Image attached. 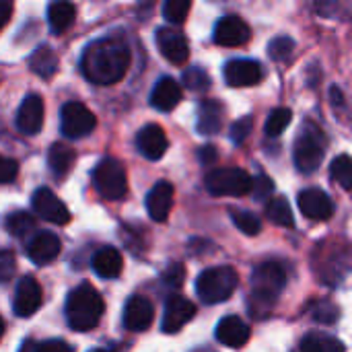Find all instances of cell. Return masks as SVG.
<instances>
[{
    "label": "cell",
    "instance_id": "obj_1",
    "mask_svg": "<svg viewBox=\"0 0 352 352\" xmlns=\"http://www.w3.org/2000/svg\"><path fill=\"white\" fill-rule=\"evenodd\" d=\"M130 66L128 45L116 37H103L89 43L80 58V72L93 85H116Z\"/></svg>",
    "mask_w": 352,
    "mask_h": 352
},
{
    "label": "cell",
    "instance_id": "obj_2",
    "mask_svg": "<svg viewBox=\"0 0 352 352\" xmlns=\"http://www.w3.org/2000/svg\"><path fill=\"white\" fill-rule=\"evenodd\" d=\"M64 311H66V322L70 330L89 332L101 322L105 303H103V297L91 285H78L74 291H70Z\"/></svg>",
    "mask_w": 352,
    "mask_h": 352
},
{
    "label": "cell",
    "instance_id": "obj_3",
    "mask_svg": "<svg viewBox=\"0 0 352 352\" xmlns=\"http://www.w3.org/2000/svg\"><path fill=\"white\" fill-rule=\"evenodd\" d=\"M287 285V274H285V268L276 262H266V264H260L254 274H252V301H250V307L254 311L256 318H260L262 314L266 316L278 295L283 293Z\"/></svg>",
    "mask_w": 352,
    "mask_h": 352
},
{
    "label": "cell",
    "instance_id": "obj_4",
    "mask_svg": "<svg viewBox=\"0 0 352 352\" xmlns=\"http://www.w3.org/2000/svg\"><path fill=\"white\" fill-rule=\"evenodd\" d=\"M237 283H239V276L231 266H217L198 274L196 293L202 303L217 305V303H225L235 293Z\"/></svg>",
    "mask_w": 352,
    "mask_h": 352
},
{
    "label": "cell",
    "instance_id": "obj_5",
    "mask_svg": "<svg viewBox=\"0 0 352 352\" xmlns=\"http://www.w3.org/2000/svg\"><path fill=\"white\" fill-rule=\"evenodd\" d=\"M326 155V138L316 124H305L295 140L293 159L301 173H314L320 169Z\"/></svg>",
    "mask_w": 352,
    "mask_h": 352
},
{
    "label": "cell",
    "instance_id": "obj_6",
    "mask_svg": "<svg viewBox=\"0 0 352 352\" xmlns=\"http://www.w3.org/2000/svg\"><path fill=\"white\" fill-rule=\"evenodd\" d=\"M93 186L105 200H120L128 192L126 169L120 161L105 157L93 169Z\"/></svg>",
    "mask_w": 352,
    "mask_h": 352
},
{
    "label": "cell",
    "instance_id": "obj_7",
    "mask_svg": "<svg viewBox=\"0 0 352 352\" xmlns=\"http://www.w3.org/2000/svg\"><path fill=\"white\" fill-rule=\"evenodd\" d=\"M204 186L212 196H245L252 194L254 179L245 169L239 167H223L212 169L204 177Z\"/></svg>",
    "mask_w": 352,
    "mask_h": 352
},
{
    "label": "cell",
    "instance_id": "obj_8",
    "mask_svg": "<svg viewBox=\"0 0 352 352\" xmlns=\"http://www.w3.org/2000/svg\"><path fill=\"white\" fill-rule=\"evenodd\" d=\"M97 126V120L93 116V111L78 103V101H68L62 105L60 109V132L66 136V138H82V136H89Z\"/></svg>",
    "mask_w": 352,
    "mask_h": 352
},
{
    "label": "cell",
    "instance_id": "obj_9",
    "mask_svg": "<svg viewBox=\"0 0 352 352\" xmlns=\"http://www.w3.org/2000/svg\"><path fill=\"white\" fill-rule=\"evenodd\" d=\"M31 204L35 214H39L43 221H50L54 225H66L70 221V210L66 204L47 188H39L31 196Z\"/></svg>",
    "mask_w": 352,
    "mask_h": 352
},
{
    "label": "cell",
    "instance_id": "obj_10",
    "mask_svg": "<svg viewBox=\"0 0 352 352\" xmlns=\"http://www.w3.org/2000/svg\"><path fill=\"white\" fill-rule=\"evenodd\" d=\"M196 316V305L182 297V295H171L165 303V314L161 322V330L165 334H175L179 332L186 324H190Z\"/></svg>",
    "mask_w": 352,
    "mask_h": 352
},
{
    "label": "cell",
    "instance_id": "obj_11",
    "mask_svg": "<svg viewBox=\"0 0 352 352\" xmlns=\"http://www.w3.org/2000/svg\"><path fill=\"white\" fill-rule=\"evenodd\" d=\"M212 37H214V41L219 45L237 47V45H243V43L250 41L252 31H250V25L241 16H237V14H225V16L219 19Z\"/></svg>",
    "mask_w": 352,
    "mask_h": 352
},
{
    "label": "cell",
    "instance_id": "obj_12",
    "mask_svg": "<svg viewBox=\"0 0 352 352\" xmlns=\"http://www.w3.org/2000/svg\"><path fill=\"white\" fill-rule=\"evenodd\" d=\"M41 301H43V293L39 283L33 276H23L14 289L12 311L19 318H31L41 307Z\"/></svg>",
    "mask_w": 352,
    "mask_h": 352
},
{
    "label": "cell",
    "instance_id": "obj_13",
    "mask_svg": "<svg viewBox=\"0 0 352 352\" xmlns=\"http://www.w3.org/2000/svg\"><path fill=\"white\" fill-rule=\"evenodd\" d=\"M299 210L309 221H328L334 214V202L320 188H307L299 194Z\"/></svg>",
    "mask_w": 352,
    "mask_h": 352
},
{
    "label": "cell",
    "instance_id": "obj_14",
    "mask_svg": "<svg viewBox=\"0 0 352 352\" xmlns=\"http://www.w3.org/2000/svg\"><path fill=\"white\" fill-rule=\"evenodd\" d=\"M14 124H16L19 132H23L25 136H33L41 130V126H43V99L37 93H31L21 101Z\"/></svg>",
    "mask_w": 352,
    "mask_h": 352
},
{
    "label": "cell",
    "instance_id": "obj_15",
    "mask_svg": "<svg viewBox=\"0 0 352 352\" xmlns=\"http://www.w3.org/2000/svg\"><path fill=\"white\" fill-rule=\"evenodd\" d=\"M157 47L159 52L173 64H184L190 56V45L184 33L171 29V27H159L157 29Z\"/></svg>",
    "mask_w": 352,
    "mask_h": 352
},
{
    "label": "cell",
    "instance_id": "obj_16",
    "mask_svg": "<svg viewBox=\"0 0 352 352\" xmlns=\"http://www.w3.org/2000/svg\"><path fill=\"white\" fill-rule=\"evenodd\" d=\"M155 320V309L153 303L142 297V295H134L128 299L126 307H124V328L130 332H144L151 328Z\"/></svg>",
    "mask_w": 352,
    "mask_h": 352
},
{
    "label": "cell",
    "instance_id": "obj_17",
    "mask_svg": "<svg viewBox=\"0 0 352 352\" xmlns=\"http://www.w3.org/2000/svg\"><path fill=\"white\" fill-rule=\"evenodd\" d=\"M60 250H62V243L54 233L39 231L27 243V258L37 266H45V264H50V262H54L58 258Z\"/></svg>",
    "mask_w": 352,
    "mask_h": 352
},
{
    "label": "cell",
    "instance_id": "obj_18",
    "mask_svg": "<svg viewBox=\"0 0 352 352\" xmlns=\"http://www.w3.org/2000/svg\"><path fill=\"white\" fill-rule=\"evenodd\" d=\"M223 74L229 87H252L262 80V66L256 60H231Z\"/></svg>",
    "mask_w": 352,
    "mask_h": 352
},
{
    "label": "cell",
    "instance_id": "obj_19",
    "mask_svg": "<svg viewBox=\"0 0 352 352\" xmlns=\"http://www.w3.org/2000/svg\"><path fill=\"white\" fill-rule=\"evenodd\" d=\"M136 146L140 151V155L148 161H159L167 146H169V140L163 132V128L159 124H148L144 128H140L138 136H136Z\"/></svg>",
    "mask_w": 352,
    "mask_h": 352
},
{
    "label": "cell",
    "instance_id": "obj_20",
    "mask_svg": "<svg viewBox=\"0 0 352 352\" xmlns=\"http://www.w3.org/2000/svg\"><path fill=\"white\" fill-rule=\"evenodd\" d=\"M173 208V186L165 179L157 182L146 194V210L153 221L165 223Z\"/></svg>",
    "mask_w": 352,
    "mask_h": 352
},
{
    "label": "cell",
    "instance_id": "obj_21",
    "mask_svg": "<svg viewBox=\"0 0 352 352\" xmlns=\"http://www.w3.org/2000/svg\"><path fill=\"white\" fill-rule=\"evenodd\" d=\"M217 340L225 346H233V349H241L243 344H248L252 332H250V326L237 318V316H227L219 322L217 330Z\"/></svg>",
    "mask_w": 352,
    "mask_h": 352
},
{
    "label": "cell",
    "instance_id": "obj_22",
    "mask_svg": "<svg viewBox=\"0 0 352 352\" xmlns=\"http://www.w3.org/2000/svg\"><path fill=\"white\" fill-rule=\"evenodd\" d=\"M182 101V87L175 78L163 76L157 80L151 93V105L159 111H171Z\"/></svg>",
    "mask_w": 352,
    "mask_h": 352
},
{
    "label": "cell",
    "instance_id": "obj_23",
    "mask_svg": "<svg viewBox=\"0 0 352 352\" xmlns=\"http://www.w3.org/2000/svg\"><path fill=\"white\" fill-rule=\"evenodd\" d=\"M93 270L99 278H118L122 274V268H124V260H122V254L116 250V248H101L95 252L93 256Z\"/></svg>",
    "mask_w": 352,
    "mask_h": 352
},
{
    "label": "cell",
    "instance_id": "obj_24",
    "mask_svg": "<svg viewBox=\"0 0 352 352\" xmlns=\"http://www.w3.org/2000/svg\"><path fill=\"white\" fill-rule=\"evenodd\" d=\"M223 116H225V107L223 103H219L217 99H206L200 103L198 107V132L204 136L217 134L223 126Z\"/></svg>",
    "mask_w": 352,
    "mask_h": 352
},
{
    "label": "cell",
    "instance_id": "obj_25",
    "mask_svg": "<svg viewBox=\"0 0 352 352\" xmlns=\"http://www.w3.org/2000/svg\"><path fill=\"white\" fill-rule=\"evenodd\" d=\"M74 159H76V155H74V151H72L70 146H66V144H62V142H54V144L50 146L47 165H50V169H52V173H54L56 177H64V175L72 169Z\"/></svg>",
    "mask_w": 352,
    "mask_h": 352
},
{
    "label": "cell",
    "instance_id": "obj_26",
    "mask_svg": "<svg viewBox=\"0 0 352 352\" xmlns=\"http://www.w3.org/2000/svg\"><path fill=\"white\" fill-rule=\"evenodd\" d=\"M76 16V8L70 2H54L47 6V23L54 33H62L72 27Z\"/></svg>",
    "mask_w": 352,
    "mask_h": 352
},
{
    "label": "cell",
    "instance_id": "obj_27",
    "mask_svg": "<svg viewBox=\"0 0 352 352\" xmlns=\"http://www.w3.org/2000/svg\"><path fill=\"white\" fill-rule=\"evenodd\" d=\"M29 66H31L33 72H37V74L43 76V78L52 76V74L58 70V56H56L54 47H50V45H39V47L31 54Z\"/></svg>",
    "mask_w": 352,
    "mask_h": 352
},
{
    "label": "cell",
    "instance_id": "obj_28",
    "mask_svg": "<svg viewBox=\"0 0 352 352\" xmlns=\"http://www.w3.org/2000/svg\"><path fill=\"white\" fill-rule=\"evenodd\" d=\"M299 349L301 352H344V344L330 334L309 332L307 336H303Z\"/></svg>",
    "mask_w": 352,
    "mask_h": 352
},
{
    "label": "cell",
    "instance_id": "obj_29",
    "mask_svg": "<svg viewBox=\"0 0 352 352\" xmlns=\"http://www.w3.org/2000/svg\"><path fill=\"white\" fill-rule=\"evenodd\" d=\"M266 219L278 227H293L295 225V217L291 210V204L287 202V198H272L266 204Z\"/></svg>",
    "mask_w": 352,
    "mask_h": 352
},
{
    "label": "cell",
    "instance_id": "obj_30",
    "mask_svg": "<svg viewBox=\"0 0 352 352\" xmlns=\"http://www.w3.org/2000/svg\"><path fill=\"white\" fill-rule=\"evenodd\" d=\"M330 173L340 188L352 192V157H349V155L336 157L330 165Z\"/></svg>",
    "mask_w": 352,
    "mask_h": 352
},
{
    "label": "cell",
    "instance_id": "obj_31",
    "mask_svg": "<svg viewBox=\"0 0 352 352\" xmlns=\"http://www.w3.org/2000/svg\"><path fill=\"white\" fill-rule=\"evenodd\" d=\"M4 227H6V231H8L12 237H23V235H27V233L33 231L35 221H33V217L27 214L25 210H16V212H10V214L6 217Z\"/></svg>",
    "mask_w": 352,
    "mask_h": 352
},
{
    "label": "cell",
    "instance_id": "obj_32",
    "mask_svg": "<svg viewBox=\"0 0 352 352\" xmlns=\"http://www.w3.org/2000/svg\"><path fill=\"white\" fill-rule=\"evenodd\" d=\"M291 120H293V111H291L289 107H276V109L268 116V120H266V134H268L270 138L280 136V134L289 128Z\"/></svg>",
    "mask_w": 352,
    "mask_h": 352
},
{
    "label": "cell",
    "instance_id": "obj_33",
    "mask_svg": "<svg viewBox=\"0 0 352 352\" xmlns=\"http://www.w3.org/2000/svg\"><path fill=\"white\" fill-rule=\"evenodd\" d=\"M231 219L235 223V227L245 233V235H258L262 231V221L248 210H231Z\"/></svg>",
    "mask_w": 352,
    "mask_h": 352
},
{
    "label": "cell",
    "instance_id": "obj_34",
    "mask_svg": "<svg viewBox=\"0 0 352 352\" xmlns=\"http://www.w3.org/2000/svg\"><path fill=\"white\" fill-rule=\"evenodd\" d=\"M182 82L190 89V91H206L210 87V76L206 74L204 68L200 66H192V68H186L184 76H182Z\"/></svg>",
    "mask_w": 352,
    "mask_h": 352
},
{
    "label": "cell",
    "instance_id": "obj_35",
    "mask_svg": "<svg viewBox=\"0 0 352 352\" xmlns=\"http://www.w3.org/2000/svg\"><path fill=\"white\" fill-rule=\"evenodd\" d=\"M190 8H192V2H188V0H167L163 4V14L169 23L179 25L186 21Z\"/></svg>",
    "mask_w": 352,
    "mask_h": 352
},
{
    "label": "cell",
    "instance_id": "obj_36",
    "mask_svg": "<svg viewBox=\"0 0 352 352\" xmlns=\"http://www.w3.org/2000/svg\"><path fill=\"white\" fill-rule=\"evenodd\" d=\"M311 318H314L316 322L328 326V324H334V322L340 318V309H338L332 301L324 299V301L314 303V307H311Z\"/></svg>",
    "mask_w": 352,
    "mask_h": 352
},
{
    "label": "cell",
    "instance_id": "obj_37",
    "mask_svg": "<svg viewBox=\"0 0 352 352\" xmlns=\"http://www.w3.org/2000/svg\"><path fill=\"white\" fill-rule=\"evenodd\" d=\"M293 50H295V41H293L291 37H276V39H272L270 45H268V54H270V58L276 60V62L291 58Z\"/></svg>",
    "mask_w": 352,
    "mask_h": 352
},
{
    "label": "cell",
    "instance_id": "obj_38",
    "mask_svg": "<svg viewBox=\"0 0 352 352\" xmlns=\"http://www.w3.org/2000/svg\"><path fill=\"white\" fill-rule=\"evenodd\" d=\"M272 194H274V182H272L268 175H258V177L254 179V188H252L254 200L262 202V200H268Z\"/></svg>",
    "mask_w": 352,
    "mask_h": 352
},
{
    "label": "cell",
    "instance_id": "obj_39",
    "mask_svg": "<svg viewBox=\"0 0 352 352\" xmlns=\"http://www.w3.org/2000/svg\"><path fill=\"white\" fill-rule=\"evenodd\" d=\"M252 126H254L252 116H243V118H239L237 122H233V124H231V140H233L235 144H241V142L250 136Z\"/></svg>",
    "mask_w": 352,
    "mask_h": 352
},
{
    "label": "cell",
    "instance_id": "obj_40",
    "mask_svg": "<svg viewBox=\"0 0 352 352\" xmlns=\"http://www.w3.org/2000/svg\"><path fill=\"white\" fill-rule=\"evenodd\" d=\"M184 278H186V268L182 264H171L163 274H161V280L165 287L169 289H179L184 285Z\"/></svg>",
    "mask_w": 352,
    "mask_h": 352
},
{
    "label": "cell",
    "instance_id": "obj_41",
    "mask_svg": "<svg viewBox=\"0 0 352 352\" xmlns=\"http://www.w3.org/2000/svg\"><path fill=\"white\" fill-rule=\"evenodd\" d=\"M12 274H14V256H12V252L4 250L0 254V280L8 283L12 278Z\"/></svg>",
    "mask_w": 352,
    "mask_h": 352
},
{
    "label": "cell",
    "instance_id": "obj_42",
    "mask_svg": "<svg viewBox=\"0 0 352 352\" xmlns=\"http://www.w3.org/2000/svg\"><path fill=\"white\" fill-rule=\"evenodd\" d=\"M16 171H19V163L14 159L4 157L2 159V165H0V182L2 184H10L16 177Z\"/></svg>",
    "mask_w": 352,
    "mask_h": 352
},
{
    "label": "cell",
    "instance_id": "obj_43",
    "mask_svg": "<svg viewBox=\"0 0 352 352\" xmlns=\"http://www.w3.org/2000/svg\"><path fill=\"white\" fill-rule=\"evenodd\" d=\"M37 352H74V349L68 344V342H64V340H58V338H54V340H45V342H39V346H37Z\"/></svg>",
    "mask_w": 352,
    "mask_h": 352
},
{
    "label": "cell",
    "instance_id": "obj_44",
    "mask_svg": "<svg viewBox=\"0 0 352 352\" xmlns=\"http://www.w3.org/2000/svg\"><path fill=\"white\" fill-rule=\"evenodd\" d=\"M198 157H200L202 165H214V163H217V159H219V153H217V148H214L212 144H206V146H202V148H200Z\"/></svg>",
    "mask_w": 352,
    "mask_h": 352
},
{
    "label": "cell",
    "instance_id": "obj_45",
    "mask_svg": "<svg viewBox=\"0 0 352 352\" xmlns=\"http://www.w3.org/2000/svg\"><path fill=\"white\" fill-rule=\"evenodd\" d=\"M37 346H39V342H33V340H25V342H23V346H21V351H19V352H37Z\"/></svg>",
    "mask_w": 352,
    "mask_h": 352
},
{
    "label": "cell",
    "instance_id": "obj_46",
    "mask_svg": "<svg viewBox=\"0 0 352 352\" xmlns=\"http://www.w3.org/2000/svg\"><path fill=\"white\" fill-rule=\"evenodd\" d=\"M332 97H334V103H340V91L338 89H332Z\"/></svg>",
    "mask_w": 352,
    "mask_h": 352
},
{
    "label": "cell",
    "instance_id": "obj_47",
    "mask_svg": "<svg viewBox=\"0 0 352 352\" xmlns=\"http://www.w3.org/2000/svg\"><path fill=\"white\" fill-rule=\"evenodd\" d=\"M89 352H105V351H99V349H95V351H89Z\"/></svg>",
    "mask_w": 352,
    "mask_h": 352
}]
</instances>
